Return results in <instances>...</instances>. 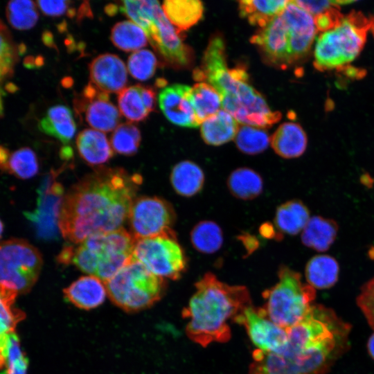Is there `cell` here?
I'll return each mask as SVG.
<instances>
[{"instance_id":"cell-1","label":"cell","mask_w":374,"mask_h":374,"mask_svg":"<svg viewBox=\"0 0 374 374\" xmlns=\"http://www.w3.org/2000/svg\"><path fill=\"white\" fill-rule=\"evenodd\" d=\"M142 183L121 168L99 167L64 194L58 226L63 238L78 244L89 236L122 228Z\"/></svg>"},{"instance_id":"cell-2","label":"cell","mask_w":374,"mask_h":374,"mask_svg":"<svg viewBox=\"0 0 374 374\" xmlns=\"http://www.w3.org/2000/svg\"><path fill=\"white\" fill-rule=\"evenodd\" d=\"M287 330V343L278 351H253L249 374H325L346 351L350 326L330 308L313 304Z\"/></svg>"},{"instance_id":"cell-3","label":"cell","mask_w":374,"mask_h":374,"mask_svg":"<svg viewBox=\"0 0 374 374\" xmlns=\"http://www.w3.org/2000/svg\"><path fill=\"white\" fill-rule=\"evenodd\" d=\"M193 75L196 80L212 85L221 96L222 109L244 125L268 127L281 118V114L272 112L262 95L248 83L245 70L228 69L225 44L220 36L209 40L202 65Z\"/></svg>"},{"instance_id":"cell-4","label":"cell","mask_w":374,"mask_h":374,"mask_svg":"<svg viewBox=\"0 0 374 374\" xmlns=\"http://www.w3.org/2000/svg\"><path fill=\"white\" fill-rule=\"evenodd\" d=\"M196 291L182 316L188 319L186 332L195 343L206 347L211 343H224L231 338L228 323L246 308L251 305L248 289L230 285L207 272L195 283Z\"/></svg>"},{"instance_id":"cell-5","label":"cell","mask_w":374,"mask_h":374,"mask_svg":"<svg viewBox=\"0 0 374 374\" xmlns=\"http://www.w3.org/2000/svg\"><path fill=\"white\" fill-rule=\"evenodd\" d=\"M135 242L132 234L122 227L64 246L57 260L63 265L73 264L105 282L132 260Z\"/></svg>"},{"instance_id":"cell-6","label":"cell","mask_w":374,"mask_h":374,"mask_svg":"<svg viewBox=\"0 0 374 374\" xmlns=\"http://www.w3.org/2000/svg\"><path fill=\"white\" fill-rule=\"evenodd\" d=\"M278 281L262 293L265 301L262 308L267 317L287 329L300 322L308 313L316 291L302 282L299 273L285 265L278 271Z\"/></svg>"},{"instance_id":"cell-7","label":"cell","mask_w":374,"mask_h":374,"mask_svg":"<svg viewBox=\"0 0 374 374\" xmlns=\"http://www.w3.org/2000/svg\"><path fill=\"white\" fill-rule=\"evenodd\" d=\"M105 284L111 301L129 312L152 306L162 297L166 290L164 278L133 259Z\"/></svg>"},{"instance_id":"cell-8","label":"cell","mask_w":374,"mask_h":374,"mask_svg":"<svg viewBox=\"0 0 374 374\" xmlns=\"http://www.w3.org/2000/svg\"><path fill=\"white\" fill-rule=\"evenodd\" d=\"M371 26V21L360 13L344 17L335 28L317 38L314 51L315 67L328 70L353 60L363 48Z\"/></svg>"},{"instance_id":"cell-9","label":"cell","mask_w":374,"mask_h":374,"mask_svg":"<svg viewBox=\"0 0 374 374\" xmlns=\"http://www.w3.org/2000/svg\"><path fill=\"white\" fill-rule=\"evenodd\" d=\"M132 259L163 278H180L188 260L176 233L170 229L159 235L136 240Z\"/></svg>"},{"instance_id":"cell-10","label":"cell","mask_w":374,"mask_h":374,"mask_svg":"<svg viewBox=\"0 0 374 374\" xmlns=\"http://www.w3.org/2000/svg\"><path fill=\"white\" fill-rule=\"evenodd\" d=\"M43 260L39 250L24 239L0 242V283L28 292L36 283Z\"/></svg>"},{"instance_id":"cell-11","label":"cell","mask_w":374,"mask_h":374,"mask_svg":"<svg viewBox=\"0 0 374 374\" xmlns=\"http://www.w3.org/2000/svg\"><path fill=\"white\" fill-rule=\"evenodd\" d=\"M127 218L131 234L138 240L172 229L176 213L172 204L164 199L141 196L134 199Z\"/></svg>"},{"instance_id":"cell-12","label":"cell","mask_w":374,"mask_h":374,"mask_svg":"<svg viewBox=\"0 0 374 374\" xmlns=\"http://www.w3.org/2000/svg\"><path fill=\"white\" fill-rule=\"evenodd\" d=\"M57 175V171H53L43 179L37 190V208L24 213L37 236L46 240L57 238L60 232L58 221L64 195L63 186L56 181Z\"/></svg>"},{"instance_id":"cell-13","label":"cell","mask_w":374,"mask_h":374,"mask_svg":"<svg viewBox=\"0 0 374 374\" xmlns=\"http://www.w3.org/2000/svg\"><path fill=\"white\" fill-rule=\"evenodd\" d=\"M153 48L164 60L177 66H186L190 60V51L179 33L165 15L159 3L154 0L150 23L143 30Z\"/></svg>"},{"instance_id":"cell-14","label":"cell","mask_w":374,"mask_h":374,"mask_svg":"<svg viewBox=\"0 0 374 374\" xmlns=\"http://www.w3.org/2000/svg\"><path fill=\"white\" fill-rule=\"evenodd\" d=\"M233 321L245 328L258 350L266 353L276 352L287 343V329L270 320L262 308H255L251 305L246 308Z\"/></svg>"},{"instance_id":"cell-15","label":"cell","mask_w":374,"mask_h":374,"mask_svg":"<svg viewBox=\"0 0 374 374\" xmlns=\"http://www.w3.org/2000/svg\"><path fill=\"white\" fill-rule=\"evenodd\" d=\"M76 107L84 113L85 121L94 130L108 132L118 125L121 114L118 109L109 101L108 93L91 82L84 89L82 98Z\"/></svg>"},{"instance_id":"cell-16","label":"cell","mask_w":374,"mask_h":374,"mask_svg":"<svg viewBox=\"0 0 374 374\" xmlns=\"http://www.w3.org/2000/svg\"><path fill=\"white\" fill-rule=\"evenodd\" d=\"M251 42L257 45L274 64L285 66L291 64L289 35L287 25L280 15L252 36Z\"/></svg>"},{"instance_id":"cell-17","label":"cell","mask_w":374,"mask_h":374,"mask_svg":"<svg viewBox=\"0 0 374 374\" xmlns=\"http://www.w3.org/2000/svg\"><path fill=\"white\" fill-rule=\"evenodd\" d=\"M191 87L175 84L163 88L159 94L160 109L172 123L187 127L199 126L190 100Z\"/></svg>"},{"instance_id":"cell-18","label":"cell","mask_w":374,"mask_h":374,"mask_svg":"<svg viewBox=\"0 0 374 374\" xmlns=\"http://www.w3.org/2000/svg\"><path fill=\"white\" fill-rule=\"evenodd\" d=\"M91 83L100 91L119 93L127 82L125 64L116 55L105 53L95 57L89 66Z\"/></svg>"},{"instance_id":"cell-19","label":"cell","mask_w":374,"mask_h":374,"mask_svg":"<svg viewBox=\"0 0 374 374\" xmlns=\"http://www.w3.org/2000/svg\"><path fill=\"white\" fill-rule=\"evenodd\" d=\"M289 35V44L293 47L312 45L317 32L314 17L294 1H290L280 14Z\"/></svg>"},{"instance_id":"cell-20","label":"cell","mask_w":374,"mask_h":374,"mask_svg":"<svg viewBox=\"0 0 374 374\" xmlns=\"http://www.w3.org/2000/svg\"><path fill=\"white\" fill-rule=\"evenodd\" d=\"M64 296L71 303L83 310L96 308L105 301L107 294L105 284L99 278L82 276L64 290Z\"/></svg>"},{"instance_id":"cell-21","label":"cell","mask_w":374,"mask_h":374,"mask_svg":"<svg viewBox=\"0 0 374 374\" xmlns=\"http://www.w3.org/2000/svg\"><path fill=\"white\" fill-rule=\"evenodd\" d=\"M274 152L285 159L301 156L306 150L308 139L301 126L296 123L281 124L270 138Z\"/></svg>"},{"instance_id":"cell-22","label":"cell","mask_w":374,"mask_h":374,"mask_svg":"<svg viewBox=\"0 0 374 374\" xmlns=\"http://www.w3.org/2000/svg\"><path fill=\"white\" fill-rule=\"evenodd\" d=\"M81 158L91 166H100L113 157L112 148L105 134L94 129H84L76 139Z\"/></svg>"},{"instance_id":"cell-23","label":"cell","mask_w":374,"mask_h":374,"mask_svg":"<svg viewBox=\"0 0 374 374\" xmlns=\"http://www.w3.org/2000/svg\"><path fill=\"white\" fill-rule=\"evenodd\" d=\"M39 129L44 133L67 144L76 132V125L71 109L58 105L49 108L39 122Z\"/></svg>"},{"instance_id":"cell-24","label":"cell","mask_w":374,"mask_h":374,"mask_svg":"<svg viewBox=\"0 0 374 374\" xmlns=\"http://www.w3.org/2000/svg\"><path fill=\"white\" fill-rule=\"evenodd\" d=\"M170 180L178 195L190 197L198 194L203 188L205 175L199 165L186 160L179 162L172 168Z\"/></svg>"},{"instance_id":"cell-25","label":"cell","mask_w":374,"mask_h":374,"mask_svg":"<svg viewBox=\"0 0 374 374\" xmlns=\"http://www.w3.org/2000/svg\"><path fill=\"white\" fill-rule=\"evenodd\" d=\"M238 129L237 121L220 109L202 123L201 136L208 145H221L234 139Z\"/></svg>"},{"instance_id":"cell-26","label":"cell","mask_w":374,"mask_h":374,"mask_svg":"<svg viewBox=\"0 0 374 374\" xmlns=\"http://www.w3.org/2000/svg\"><path fill=\"white\" fill-rule=\"evenodd\" d=\"M310 218V211L301 201L289 200L277 208L274 226L280 235H294L303 230Z\"/></svg>"},{"instance_id":"cell-27","label":"cell","mask_w":374,"mask_h":374,"mask_svg":"<svg viewBox=\"0 0 374 374\" xmlns=\"http://www.w3.org/2000/svg\"><path fill=\"white\" fill-rule=\"evenodd\" d=\"M338 226L334 220L315 215L310 218L302 231V243L317 251H325L333 244Z\"/></svg>"},{"instance_id":"cell-28","label":"cell","mask_w":374,"mask_h":374,"mask_svg":"<svg viewBox=\"0 0 374 374\" xmlns=\"http://www.w3.org/2000/svg\"><path fill=\"white\" fill-rule=\"evenodd\" d=\"M163 11L179 33L196 24L202 17L204 6L198 0H166Z\"/></svg>"},{"instance_id":"cell-29","label":"cell","mask_w":374,"mask_h":374,"mask_svg":"<svg viewBox=\"0 0 374 374\" xmlns=\"http://www.w3.org/2000/svg\"><path fill=\"white\" fill-rule=\"evenodd\" d=\"M339 267L337 261L328 255H317L308 262L305 276L308 284L314 289H328L337 281Z\"/></svg>"},{"instance_id":"cell-30","label":"cell","mask_w":374,"mask_h":374,"mask_svg":"<svg viewBox=\"0 0 374 374\" xmlns=\"http://www.w3.org/2000/svg\"><path fill=\"white\" fill-rule=\"evenodd\" d=\"M226 185L231 194L242 200H251L263 190V181L254 170L241 167L233 170L228 177Z\"/></svg>"},{"instance_id":"cell-31","label":"cell","mask_w":374,"mask_h":374,"mask_svg":"<svg viewBox=\"0 0 374 374\" xmlns=\"http://www.w3.org/2000/svg\"><path fill=\"white\" fill-rule=\"evenodd\" d=\"M17 294L16 290L0 283V350L15 332L17 323L25 317V314L14 305Z\"/></svg>"},{"instance_id":"cell-32","label":"cell","mask_w":374,"mask_h":374,"mask_svg":"<svg viewBox=\"0 0 374 374\" xmlns=\"http://www.w3.org/2000/svg\"><path fill=\"white\" fill-rule=\"evenodd\" d=\"M290 1H252L238 2L239 12L253 26H266L274 18L281 14Z\"/></svg>"},{"instance_id":"cell-33","label":"cell","mask_w":374,"mask_h":374,"mask_svg":"<svg viewBox=\"0 0 374 374\" xmlns=\"http://www.w3.org/2000/svg\"><path fill=\"white\" fill-rule=\"evenodd\" d=\"M189 96L199 125L222 107L220 93L206 82H199L191 87Z\"/></svg>"},{"instance_id":"cell-34","label":"cell","mask_w":374,"mask_h":374,"mask_svg":"<svg viewBox=\"0 0 374 374\" xmlns=\"http://www.w3.org/2000/svg\"><path fill=\"white\" fill-rule=\"evenodd\" d=\"M224 241L221 227L211 220H203L197 223L190 231V242L197 251L212 254L217 251Z\"/></svg>"},{"instance_id":"cell-35","label":"cell","mask_w":374,"mask_h":374,"mask_svg":"<svg viewBox=\"0 0 374 374\" xmlns=\"http://www.w3.org/2000/svg\"><path fill=\"white\" fill-rule=\"evenodd\" d=\"M110 39L115 46L125 52L139 51L148 41L144 30L132 21L116 24L111 30Z\"/></svg>"},{"instance_id":"cell-36","label":"cell","mask_w":374,"mask_h":374,"mask_svg":"<svg viewBox=\"0 0 374 374\" xmlns=\"http://www.w3.org/2000/svg\"><path fill=\"white\" fill-rule=\"evenodd\" d=\"M118 104L121 113L131 122L142 121L150 113L143 102L141 84L123 89L118 95Z\"/></svg>"},{"instance_id":"cell-37","label":"cell","mask_w":374,"mask_h":374,"mask_svg":"<svg viewBox=\"0 0 374 374\" xmlns=\"http://www.w3.org/2000/svg\"><path fill=\"white\" fill-rule=\"evenodd\" d=\"M238 149L242 153L255 155L265 151L270 143V138L262 128L242 125L235 137Z\"/></svg>"},{"instance_id":"cell-38","label":"cell","mask_w":374,"mask_h":374,"mask_svg":"<svg viewBox=\"0 0 374 374\" xmlns=\"http://www.w3.org/2000/svg\"><path fill=\"white\" fill-rule=\"evenodd\" d=\"M141 141L139 128L130 123L118 125L111 136V146L117 153L132 156L135 154Z\"/></svg>"},{"instance_id":"cell-39","label":"cell","mask_w":374,"mask_h":374,"mask_svg":"<svg viewBox=\"0 0 374 374\" xmlns=\"http://www.w3.org/2000/svg\"><path fill=\"white\" fill-rule=\"evenodd\" d=\"M6 16L10 24L19 30L33 28L38 19L36 4L28 0L10 1L6 7Z\"/></svg>"},{"instance_id":"cell-40","label":"cell","mask_w":374,"mask_h":374,"mask_svg":"<svg viewBox=\"0 0 374 374\" xmlns=\"http://www.w3.org/2000/svg\"><path fill=\"white\" fill-rule=\"evenodd\" d=\"M6 171L20 179L33 177L39 171L35 153L28 148H22L11 153Z\"/></svg>"},{"instance_id":"cell-41","label":"cell","mask_w":374,"mask_h":374,"mask_svg":"<svg viewBox=\"0 0 374 374\" xmlns=\"http://www.w3.org/2000/svg\"><path fill=\"white\" fill-rule=\"evenodd\" d=\"M157 67V59L154 54L146 49L133 52L127 60V69L130 75L140 81L151 78Z\"/></svg>"},{"instance_id":"cell-42","label":"cell","mask_w":374,"mask_h":374,"mask_svg":"<svg viewBox=\"0 0 374 374\" xmlns=\"http://www.w3.org/2000/svg\"><path fill=\"white\" fill-rule=\"evenodd\" d=\"M17 60V50L6 25L0 20V75H10Z\"/></svg>"},{"instance_id":"cell-43","label":"cell","mask_w":374,"mask_h":374,"mask_svg":"<svg viewBox=\"0 0 374 374\" xmlns=\"http://www.w3.org/2000/svg\"><path fill=\"white\" fill-rule=\"evenodd\" d=\"M357 303L368 324L374 330V277L361 288Z\"/></svg>"},{"instance_id":"cell-44","label":"cell","mask_w":374,"mask_h":374,"mask_svg":"<svg viewBox=\"0 0 374 374\" xmlns=\"http://www.w3.org/2000/svg\"><path fill=\"white\" fill-rule=\"evenodd\" d=\"M301 8H303L313 17L325 12L334 8L352 3L353 1H294Z\"/></svg>"},{"instance_id":"cell-45","label":"cell","mask_w":374,"mask_h":374,"mask_svg":"<svg viewBox=\"0 0 374 374\" xmlns=\"http://www.w3.org/2000/svg\"><path fill=\"white\" fill-rule=\"evenodd\" d=\"M69 1H37V4L44 14L51 17H59L67 13L69 17L75 15L70 8Z\"/></svg>"},{"instance_id":"cell-46","label":"cell","mask_w":374,"mask_h":374,"mask_svg":"<svg viewBox=\"0 0 374 374\" xmlns=\"http://www.w3.org/2000/svg\"><path fill=\"white\" fill-rule=\"evenodd\" d=\"M338 9L334 8L315 16L314 18L317 30L323 33L335 28L344 17Z\"/></svg>"},{"instance_id":"cell-47","label":"cell","mask_w":374,"mask_h":374,"mask_svg":"<svg viewBox=\"0 0 374 374\" xmlns=\"http://www.w3.org/2000/svg\"><path fill=\"white\" fill-rule=\"evenodd\" d=\"M142 96L144 104L149 112H153L156 107V93L150 87L142 86Z\"/></svg>"},{"instance_id":"cell-48","label":"cell","mask_w":374,"mask_h":374,"mask_svg":"<svg viewBox=\"0 0 374 374\" xmlns=\"http://www.w3.org/2000/svg\"><path fill=\"white\" fill-rule=\"evenodd\" d=\"M28 360L27 357L16 362L0 374H26Z\"/></svg>"},{"instance_id":"cell-49","label":"cell","mask_w":374,"mask_h":374,"mask_svg":"<svg viewBox=\"0 0 374 374\" xmlns=\"http://www.w3.org/2000/svg\"><path fill=\"white\" fill-rule=\"evenodd\" d=\"M272 224L270 223L263 224L260 229V234L267 238H276L280 240L283 238V235H280L276 229H275Z\"/></svg>"},{"instance_id":"cell-50","label":"cell","mask_w":374,"mask_h":374,"mask_svg":"<svg viewBox=\"0 0 374 374\" xmlns=\"http://www.w3.org/2000/svg\"><path fill=\"white\" fill-rule=\"evenodd\" d=\"M10 154L8 150L0 145V169L6 171Z\"/></svg>"},{"instance_id":"cell-51","label":"cell","mask_w":374,"mask_h":374,"mask_svg":"<svg viewBox=\"0 0 374 374\" xmlns=\"http://www.w3.org/2000/svg\"><path fill=\"white\" fill-rule=\"evenodd\" d=\"M240 238L244 240V244H245L246 248L251 249V251H253L257 248L258 242L256 238L246 234L244 235H240Z\"/></svg>"},{"instance_id":"cell-52","label":"cell","mask_w":374,"mask_h":374,"mask_svg":"<svg viewBox=\"0 0 374 374\" xmlns=\"http://www.w3.org/2000/svg\"><path fill=\"white\" fill-rule=\"evenodd\" d=\"M367 349L369 355L374 359V332L370 336L368 343Z\"/></svg>"},{"instance_id":"cell-53","label":"cell","mask_w":374,"mask_h":374,"mask_svg":"<svg viewBox=\"0 0 374 374\" xmlns=\"http://www.w3.org/2000/svg\"><path fill=\"white\" fill-rule=\"evenodd\" d=\"M118 11V7L116 5L109 4L105 8V12L109 15H113Z\"/></svg>"},{"instance_id":"cell-54","label":"cell","mask_w":374,"mask_h":374,"mask_svg":"<svg viewBox=\"0 0 374 374\" xmlns=\"http://www.w3.org/2000/svg\"><path fill=\"white\" fill-rule=\"evenodd\" d=\"M1 77L0 75V81H1ZM3 102H2V91L1 90L0 87V116L3 115Z\"/></svg>"},{"instance_id":"cell-55","label":"cell","mask_w":374,"mask_h":374,"mask_svg":"<svg viewBox=\"0 0 374 374\" xmlns=\"http://www.w3.org/2000/svg\"><path fill=\"white\" fill-rule=\"evenodd\" d=\"M3 224L1 222V220H0V238L1 237V234L3 233Z\"/></svg>"}]
</instances>
